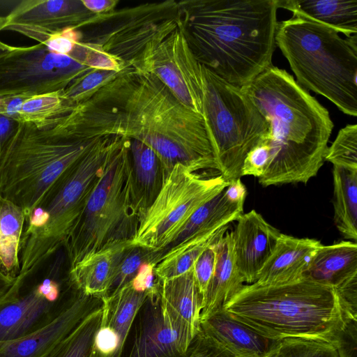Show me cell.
Here are the masks:
<instances>
[{
  "instance_id": "8d00e7d4",
  "label": "cell",
  "mask_w": 357,
  "mask_h": 357,
  "mask_svg": "<svg viewBox=\"0 0 357 357\" xmlns=\"http://www.w3.org/2000/svg\"><path fill=\"white\" fill-rule=\"evenodd\" d=\"M71 53L82 63L92 69L113 70L119 73L126 68L112 55L82 40L77 43Z\"/></svg>"
},
{
  "instance_id": "7bdbcfd3",
  "label": "cell",
  "mask_w": 357,
  "mask_h": 357,
  "mask_svg": "<svg viewBox=\"0 0 357 357\" xmlns=\"http://www.w3.org/2000/svg\"><path fill=\"white\" fill-rule=\"evenodd\" d=\"M340 357H357V321H349L339 342Z\"/></svg>"
},
{
  "instance_id": "3957f363",
  "label": "cell",
  "mask_w": 357,
  "mask_h": 357,
  "mask_svg": "<svg viewBox=\"0 0 357 357\" xmlns=\"http://www.w3.org/2000/svg\"><path fill=\"white\" fill-rule=\"evenodd\" d=\"M242 91L270 125L264 187L307 183L324 164L333 123L326 108L285 70L271 66Z\"/></svg>"
},
{
  "instance_id": "52a82bcc",
  "label": "cell",
  "mask_w": 357,
  "mask_h": 357,
  "mask_svg": "<svg viewBox=\"0 0 357 357\" xmlns=\"http://www.w3.org/2000/svg\"><path fill=\"white\" fill-rule=\"evenodd\" d=\"M138 222L133 204L130 139L119 136L64 242L69 268L108 245L132 241Z\"/></svg>"
},
{
  "instance_id": "d4e9b609",
  "label": "cell",
  "mask_w": 357,
  "mask_h": 357,
  "mask_svg": "<svg viewBox=\"0 0 357 357\" xmlns=\"http://www.w3.org/2000/svg\"><path fill=\"white\" fill-rule=\"evenodd\" d=\"M133 204L139 219L153 204L166 178L155 151L137 139H130Z\"/></svg>"
},
{
  "instance_id": "d6986e66",
  "label": "cell",
  "mask_w": 357,
  "mask_h": 357,
  "mask_svg": "<svg viewBox=\"0 0 357 357\" xmlns=\"http://www.w3.org/2000/svg\"><path fill=\"white\" fill-rule=\"evenodd\" d=\"M321 245L314 238L281 234L255 282L261 285H280L301 280Z\"/></svg>"
},
{
  "instance_id": "d6a6232c",
  "label": "cell",
  "mask_w": 357,
  "mask_h": 357,
  "mask_svg": "<svg viewBox=\"0 0 357 357\" xmlns=\"http://www.w3.org/2000/svg\"><path fill=\"white\" fill-rule=\"evenodd\" d=\"M276 357H340L338 343L305 338L276 340Z\"/></svg>"
},
{
  "instance_id": "7c38bea8",
  "label": "cell",
  "mask_w": 357,
  "mask_h": 357,
  "mask_svg": "<svg viewBox=\"0 0 357 357\" xmlns=\"http://www.w3.org/2000/svg\"><path fill=\"white\" fill-rule=\"evenodd\" d=\"M178 22V1L144 3L98 14L87 31H82L81 40L98 47L126 68L158 33Z\"/></svg>"
},
{
  "instance_id": "7dc6e473",
  "label": "cell",
  "mask_w": 357,
  "mask_h": 357,
  "mask_svg": "<svg viewBox=\"0 0 357 357\" xmlns=\"http://www.w3.org/2000/svg\"><path fill=\"white\" fill-rule=\"evenodd\" d=\"M15 280V278L10 277L0 271V300L10 289Z\"/></svg>"
},
{
  "instance_id": "ffe728a7",
  "label": "cell",
  "mask_w": 357,
  "mask_h": 357,
  "mask_svg": "<svg viewBox=\"0 0 357 357\" xmlns=\"http://www.w3.org/2000/svg\"><path fill=\"white\" fill-rule=\"evenodd\" d=\"M133 247L131 240L108 245L69 268L73 287L84 294L105 297L126 254Z\"/></svg>"
},
{
  "instance_id": "1f68e13d",
  "label": "cell",
  "mask_w": 357,
  "mask_h": 357,
  "mask_svg": "<svg viewBox=\"0 0 357 357\" xmlns=\"http://www.w3.org/2000/svg\"><path fill=\"white\" fill-rule=\"evenodd\" d=\"M102 317V301L47 357H90Z\"/></svg>"
},
{
  "instance_id": "5bb4252c",
  "label": "cell",
  "mask_w": 357,
  "mask_h": 357,
  "mask_svg": "<svg viewBox=\"0 0 357 357\" xmlns=\"http://www.w3.org/2000/svg\"><path fill=\"white\" fill-rule=\"evenodd\" d=\"M92 70L72 53H54L41 43L15 47L0 58V97L61 91Z\"/></svg>"
},
{
  "instance_id": "8fae6325",
  "label": "cell",
  "mask_w": 357,
  "mask_h": 357,
  "mask_svg": "<svg viewBox=\"0 0 357 357\" xmlns=\"http://www.w3.org/2000/svg\"><path fill=\"white\" fill-rule=\"evenodd\" d=\"M58 251L39 265L19 274L0 300V342L29 335L53 321L70 302L59 272Z\"/></svg>"
},
{
  "instance_id": "7a4b0ae2",
  "label": "cell",
  "mask_w": 357,
  "mask_h": 357,
  "mask_svg": "<svg viewBox=\"0 0 357 357\" xmlns=\"http://www.w3.org/2000/svg\"><path fill=\"white\" fill-rule=\"evenodd\" d=\"M179 25L197 61L243 86L273 66L278 0L178 1Z\"/></svg>"
},
{
  "instance_id": "60d3db41",
  "label": "cell",
  "mask_w": 357,
  "mask_h": 357,
  "mask_svg": "<svg viewBox=\"0 0 357 357\" xmlns=\"http://www.w3.org/2000/svg\"><path fill=\"white\" fill-rule=\"evenodd\" d=\"M155 266L154 263L144 264L131 281L135 290L146 293L149 298L159 296L160 282L155 273Z\"/></svg>"
},
{
  "instance_id": "e0dca14e",
  "label": "cell",
  "mask_w": 357,
  "mask_h": 357,
  "mask_svg": "<svg viewBox=\"0 0 357 357\" xmlns=\"http://www.w3.org/2000/svg\"><path fill=\"white\" fill-rule=\"evenodd\" d=\"M102 299L75 290L68 305L50 323L24 337L0 342V357H47Z\"/></svg>"
},
{
  "instance_id": "2e32d148",
  "label": "cell",
  "mask_w": 357,
  "mask_h": 357,
  "mask_svg": "<svg viewBox=\"0 0 357 357\" xmlns=\"http://www.w3.org/2000/svg\"><path fill=\"white\" fill-rule=\"evenodd\" d=\"M127 357H186L195 339L163 313L159 296L146 298Z\"/></svg>"
},
{
  "instance_id": "836d02e7",
  "label": "cell",
  "mask_w": 357,
  "mask_h": 357,
  "mask_svg": "<svg viewBox=\"0 0 357 357\" xmlns=\"http://www.w3.org/2000/svg\"><path fill=\"white\" fill-rule=\"evenodd\" d=\"M324 160L333 166L357 170V125L348 124L340 129L328 148Z\"/></svg>"
},
{
  "instance_id": "681fc988",
  "label": "cell",
  "mask_w": 357,
  "mask_h": 357,
  "mask_svg": "<svg viewBox=\"0 0 357 357\" xmlns=\"http://www.w3.org/2000/svg\"><path fill=\"white\" fill-rule=\"evenodd\" d=\"M5 24V17L0 15V32L3 31V28Z\"/></svg>"
},
{
  "instance_id": "ee69618b",
  "label": "cell",
  "mask_w": 357,
  "mask_h": 357,
  "mask_svg": "<svg viewBox=\"0 0 357 357\" xmlns=\"http://www.w3.org/2000/svg\"><path fill=\"white\" fill-rule=\"evenodd\" d=\"M19 123L0 114V168L9 145Z\"/></svg>"
},
{
  "instance_id": "ac0fdd59",
  "label": "cell",
  "mask_w": 357,
  "mask_h": 357,
  "mask_svg": "<svg viewBox=\"0 0 357 357\" xmlns=\"http://www.w3.org/2000/svg\"><path fill=\"white\" fill-rule=\"evenodd\" d=\"M281 234L255 210L237 220L232 231L233 249L236 268L245 282H256Z\"/></svg>"
},
{
  "instance_id": "603a6c76",
  "label": "cell",
  "mask_w": 357,
  "mask_h": 357,
  "mask_svg": "<svg viewBox=\"0 0 357 357\" xmlns=\"http://www.w3.org/2000/svg\"><path fill=\"white\" fill-rule=\"evenodd\" d=\"M75 105L63 97L62 90L31 96H4L0 97V114L18 123H29L40 130H48Z\"/></svg>"
},
{
  "instance_id": "f6af8a7d",
  "label": "cell",
  "mask_w": 357,
  "mask_h": 357,
  "mask_svg": "<svg viewBox=\"0 0 357 357\" xmlns=\"http://www.w3.org/2000/svg\"><path fill=\"white\" fill-rule=\"evenodd\" d=\"M225 198L231 203L243 206L247 195V189L241 178L234 179L223 190Z\"/></svg>"
},
{
  "instance_id": "9c48e42d",
  "label": "cell",
  "mask_w": 357,
  "mask_h": 357,
  "mask_svg": "<svg viewBox=\"0 0 357 357\" xmlns=\"http://www.w3.org/2000/svg\"><path fill=\"white\" fill-rule=\"evenodd\" d=\"M204 119L218 171L230 182L241 177L246 155L268 131L270 125L241 87L224 81L204 67Z\"/></svg>"
},
{
  "instance_id": "4dcf8cb0",
  "label": "cell",
  "mask_w": 357,
  "mask_h": 357,
  "mask_svg": "<svg viewBox=\"0 0 357 357\" xmlns=\"http://www.w3.org/2000/svg\"><path fill=\"white\" fill-rule=\"evenodd\" d=\"M228 229L225 226L212 234L199 236L182 242L167 250L155 267L159 281L179 276L193 268L201 254Z\"/></svg>"
},
{
  "instance_id": "484cf974",
  "label": "cell",
  "mask_w": 357,
  "mask_h": 357,
  "mask_svg": "<svg viewBox=\"0 0 357 357\" xmlns=\"http://www.w3.org/2000/svg\"><path fill=\"white\" fill-rule=\"evenodd\" d=\"M215 267L203 300L200 321L222 308L245 282L236 266L232 231L222 235L215 243Z\"/></svg>"
},
{
  "instance_id": "4316f807",
  "label": "cell",
  "mask_w": 357,
  "mask_h": 357,
  "mask_svg": "<svg viewBox=\"0 0 357 357\" xmlns=\"http://www.w3.org/2000/svg\"><path fill=\"white\" fill-rule=\"evenodd\" d=\"M278 5L347 38L357 33V0H278Z\"/></svg>"
},
{
  "instance_id": "74e56055",
  "label": "cell",
  "mask_w": 357,
  "mask_h": 357,
  "mask_svg": "<svg viewBox=\"0 0 357 357\" xmlns=\"http://www.w3.org/2000/svg\"><path fill=\"white\" fill-rule=\"evenodd\" d=\"M270 151L268 131L246 155L241 167V176H253L258 178L261 177L268 167Z\"/></svg>"
},
{
  "instance_id": "277c9868",
  "label": "cell",
  "mask_w": 357,
  "mask_h": 357,
  "mask_svg": "<svg viewBox=\"0 0 357 357\" xmlns=\"http://www.w3.org/2000/svg\"><path fill=\"white\" fill-rule=\"evenodd\" d=\"M273 340L305 338L338 343L351 315L332 287L307 278L285 284H244L222 307Z\"/></svg>"
},
{
  "instance_id": "44dd1931",
  "label": "cell",
  "mask_w": 357,
  "mask_h": 357,
  "mask_svg": "<svg viewBox=\"0 0 357 357\" xmlns=\"http://www.w3.org/2000/svg\"><path fill=\"white\" fill-rule=\"evenodd\" d=\"M159 301L164 314L176 326L196 337L200 332L203 296L195 283L192 268L160 281Z\"/></svg>"
},
{
  "instance_id": "ab89813d",
  "label": "cell",
  "mask_w": 357,
  "mask_h": 357,
  "mask_svg": "<svg viewBox=\"0 0 357 357\" xmlns=\"http://www.w3.org/2000/svg\"><path fill=\"white\" fill-rule=\"evenodd\" d=\"M186 357H237L201 331L193 340Z\"/></svg>"
},
{
  "instance_id": "cb8c5ba5",
  "label": "cell",
  "mask_w": 357,
  "mask_h": 357,
  "mask_svg": "<svg viewBox=\"0 0 357 357\" xmlns=\"http://www.w3.org/2000/svg\"><path fill=\"white\" fill-rule=\"evenodd\" d=\"M304 277L339 289L357 278V244L342 241L321 245L314 254Z\"/></svg>"
},
{
  "instance_id": "e575fe53",
  "label": "cell",
  "mask_w": 357,
  "mask_h": 357,
  "mask_svg": "<svg viewBox=\"0 0 357 357\" xmlns=\"http://www.w3.org/2000/svg\"><path fill=\"white\" fill-rule=\"evenodd\" d=\"M161 257L162 252L160 251L133 245L123 258L114 282L105 297L115 294L131 282L144 264L154 263L157 264Z\"/></svg>"
},
{
  "instance_id": "9a60e30c",
  "label": "cell",
  "mask_w": 357,
  "mask_h": 357,
  "mask_svg": "<svg viewBox=\"0 0 357 357\" xmlns=\"http://www.w3.org/2000/svg\"><path fill=\"white\" fill-rule=\"evenodd\" d=\"M95 15L82 0H25L5 17L3 31L18 32L43 44L65 29L86 28Z\"/></svg>"
},
{
  "instance_id": "d590c367",
  "label": "cell",
  "mask_w": 357,
  "mask_h": 357,
  "mask_svg": "<svg viewBox=\"0 0 357 357\" xmlns=\"http://www.w3.org/2000/svg\"><path fill=\"white\" fill-rule=\"evenodd\" d=\"M119 73L93 69L77 78L62 90L63 96L74 105L86 101Z\"/></svg>"
},
{
  "instance_id": "4fadbf2b",
  "label": "cell",
  "mask_w": 357,
  "mask_h": 357,
  "mask_svg": "<svg viewBox=\"0 0 357 357\" xmlns=\"http://www.w3.org/2000/svg\"><path fill=\"white\" fill-rule=\"evenodd\" d=\"M130 66L154 75L180 102L204 118V67L179 23L158 33Z\"/></svg>"
},
{
  "instance_id": "6da1fadb",
  "label": "cell",
  "mask_w": 357,
  "mask_h": 357,
  "mask_svg": "<svg viewBox=\"0 0 357 357\" xmlns=\"http://www.w3.org/2000/svg\"><path fill=\"white\" fill-rule=\"evenodd\" d=\"M87 100L115 110L124 137L150 146L166 178L178 164L195 172L218 170L204 119L152 74L128 66Z\"/></svg>"
},
{
  "instance_id": "5b68a950",
  "label": "cell",
  "mask_w": 357,
  "mask_h": 357,
  "mask_svg": "<svg viewBox=\"0 0 357 357\" xmlns=\"http://www.w3.org/2000/svg\"><path fill=\"white\" fill-rule=\"evenodd\" d=\"M275 41L301 87L357 116L356 35L344 39L330 27L293 15L278 22Z\"/></svg>"
},
{
  "instance_id": "83f0119b",
  "label": "cell",
  "mask_w": 357,
  "mask_h": 357,
  "mask_svg": "<svg viewBox=\"0 0 357 357\" xmlns=\"http://www.w3.org/2000/svg\"><path fill=\"white\" fill-rule=\"evenodd\" d=\"M223 190L191 215L169 245L162 251V257L167 250L182 242L195 236L215 233L240 218L243 214V206L229 202L225 198Z\"/></svg>"
},
{
  "instance_id": "f546056e",
  "label": "cell",
  "mask_w": 357,
  "mask_h": 357,
  "mask_svg": "<svg viewBox=\"0 0 357 357\" xmlns=\"http://www.w3.org/2000/svg\"><path fill=\"white\" fill-rule=\"evenodd\" d=\"M334 222L348 239H357V170L333 166Z\"/></svg>"
},
{
  "instance_id": "30bf717a",
  "label": "cell",
  "mask_w": 357,
  "mask_h": 357,
  "mask_svg": "<svg viewBox=\"0 0 357 357\" xmlns=\"http://www.w3.org/2000/svg\"><path fill=\"white\" fill-rule=\"evenodd\" d=\"M229 184L221 174L204 177L176 165L153 204L139 218L132 245L162 252L191 215Z\"/></svg>"
},
{
  "instance_id": "f35d334b",
  "label": "cell",
  "mask_w": 357,
  "mask_h": 357,
  "mask_svg": "<svg viewBox=\"0 0 357 357\" xmlns=\"http://www.w3.org/2000/svg\"><path fill=\"white\" fill-rule=\"evenodd\" d=\"M216 241L201 254L192 268L194 279L200 294L203 296V300L215 267L217 258Z\"/></svg>"
},
{
  "instance_id": "bcb514c9",
  "label": "cell",
  "mask_w": 357,
  "mask_h": 357,
  "mask_svg": "<svg viewBox=\"0 0 357 357\" xmlns=\"http://www.w3.org/2000/svg\"><path fill=\"white\" fill-rule=\"evenodd\" d=\"M84 6L94 14H105L114 10L118 0H82Z\"/></svg>"
},
{
  "instance_id": "ba28073f",
  "label": "cell",
  "mask_w": 357,
  "mask_h": 357,
  "mask_svg": "<svg viewBox=\"0 0 357 357\" xmlns=\"http://www.w3.org/2000/svg\"><path fill=\"white\" fill-rule=\"evenodd\" d=\"M100 139H82L56 128L40 130L19 123L0 168V195L23 208L26 215Z\"/></svg>"
},
{
  "instance_id": "c3c4849f",
  "label": "cell",
  "mask_w": 357,
  "mask_h": 357,
  "mask_svg": "<svg viewBox=\"0 0 357 357\" xmlns=\"http://www.w3.org/2000/svg\"><path fill=\"white\" fill-rule=\"evenodd\" d=\"M14 48V46H10L0 40V58L12 52Z\"/></svg>"
},
{
  "instance_id": "b9f144b4",
  "label": "cell",
  "mask_w": 357,
  "mask_h": 357,
  "mask_svg": "<svg viewBox=\"0 0 357 357\" xmlns=\"http://www.w3.org/2000/svg\"><path fill=\"white\" fill-rule=\"evenodd\" d=\"M82 37L80 30L67 29L50 36L43 44L52 52L70 54Z\"/></svg>"
},
{
  "instance_id": "8992f818",
  "label": "cell",
  "mask_w": 357,
  "mask_h": 357,
  "mask_svg": "<svg viewBox=\"0 0 357 357\" xmlns=\"http://www.w3.org/2000/svg\"><path fill=\"white\" fill-rule=\"evenodd\" d=\"M117 137L98 139L26 214L20 248V274L35 268L63 247L102 175Z\"/></svg>"
},
{
  "instance_id": "7402d4cb",
  "label": "cell",
  "mask_w": 357,
  "mask_h": 357,
  "mask_svg": "<svg viewBox=\"0 0 357 357\" xmlns=\"http://www.w3.org/2000/svg\"><path fill=\"white\" fill-rule=\"evenodd\" d=\"M200 328L237 357H266L276 342L235 319L222 308L202 319Z\"/></svg>"
},
{
  "instance_id": "f1b7e54d",
  "label": "cell",
  "mask_w": 357,
  "mask_h": 357,
  "mask_svg": "<svg viewBox=\"0 0 357 357\" xmlns=\"http://www.w3.org/2000/svg\"><path fill=\"white\" fill-rule=\"evenodd\" d=\"M24 222L23 208L0 195V271L12 278L20 272L19 255Z\"/></svg>"
},
{
  "instance_id": "f907efd6",
  "label": "cell",
  "mask_w": 357,
  "mask_h": 357,
  "mask_svg": "<svg viewBox=\"0 0 357 357\" xmlns=\"http://www.w3.org/2000/svg\"><path fill=\"white\" fill-rule=\"evenodd\" d=\"M274 347H275V346H274ZM274 347L272 349V351H271V353L268 355H267L266 357H276L275 354V351H274Z\"/></svg>"
}]
</instances>
